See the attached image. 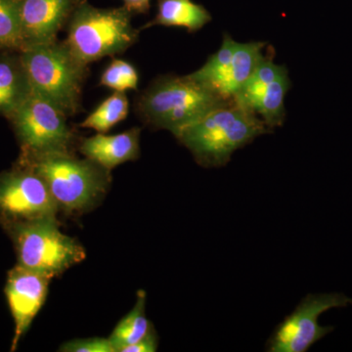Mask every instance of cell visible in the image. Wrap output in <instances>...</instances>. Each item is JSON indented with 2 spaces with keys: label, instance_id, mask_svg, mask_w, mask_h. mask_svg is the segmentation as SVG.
I'll return each instance as SVG.
<instances>
[{
  "label": "cell",
  "instance_id": "1",
  "mask_svg": "<svg viewBox=\"0 0 352 352\" xmlns=\"http://www.w3.org/2000/svg\"><path fill=\"white\" fill-rule=\"evenodd\" d=\"M233 100L193 80L189 75L159 76L136 97L134 111L146 126L173 135L215 109Z\"/></svg>",
  "mask_w": 352,
  "mask_h": 352
},
{
  "label": "cell",
  "instance_id": "2",
  "mask_svg": "<svg viewBox=\"0 0 352 352\" xmlns=\"http://www.w3.org/2000/svg\"><path fill=\"white\" fill-rule=\"evenodd\" d=\"M271 129L249 109L230 102L184 127L175 138L206 168L226 166L234 152Z\"/></svg>",
  "mask_w": 352,
  "mask_h": 352
},
{
  "label": "cell",
  "instance_id": "3",
  "mask_svg": "<svg viewBox=\"0 0 352 352\" xmlns=\"http://www.w3.org/2000/svg\"><path fill=\"white\" fill-rule=\"evenodd\" d=\"M18 164L43 178L59 208L67 212H85L107 191L110 170L71 151L21 150Z\"/></svg>",
  "mask_w": 352,
  "mask_h": 352
},
{
  "label": "cell",
  "instance_id": "4",
  "mask_svg": "<svg viewBox=\"0 0 352 352\" xmlns=\"http://www.w3.org/2000/svg\"><path fill=\"white\" fill-rule=\"evenodd\" d=\"M21 55L32 92L52 102L68 117L82 111L89 68L74 55L66 41L29 46Z\"/></svg>",
  "mask_w": 352,
  "mask_h": 352
},
{
  "label": "cell",
  "instance_id": "5",
  "mask_svg": "<svg viewBox=\"0 0 352 352\" xmlns=\"http://www.w3.org/2000/svg\"><path fill=\"white\" fill-rule=\"evenodd\" d=\"M133 14L124 6L98 8L85 0L67 25L69 50L88 65L122 54L138 43L140 30L132 25Z\"/></svg>",
  "mask_w": 352,
  "mask_h": 352
},
{
  "label": "cell",
  "instance_id": "6",
  "mask_svg": "<svg viewBox=\"0 0 352 352\" xmlns=\"http://www.w3.org/2000/svg\"><path fill=\"white\" fill-rule=\"evenodd\" d=\"M18 263L51 278L59 276L87 256L78 241L60 230L56 217L6 224Z\"/></svg>",
  "mask_w": 352,
  "mask_h": 352
},
{
  "label": "cell",
  "instance_id": "7",
  "mask_svg": "<svg viewBox=\"0 0 352 352\" xmlns=\"http://www.w3.org/2000/svg\"><path fill=\"white\" fill-rule=\"evenodd\" d=\"M68 116L52 102L32 94L7 119L21 150L32 152L71 151L76 134Z\"/></svg>",
  "mask_w": 352,
  "mask_h": 352
},
{
  "label": "cell",
  "instance_id": "8",
  "mask_svg": "<svg viewBox=\"0 0 352 352\" xmlns=\"http://www.w3.org/2000/svg\"><path fill=\"white\" fill-rule=\"evenodd\" d=\"M266 45L263 41L240 43L224 34L219 50L189 76L223 98L233 100L263 59Z\"/></svg>",
  "mask_w": 352,
  "mask_h": 352
},
{
  "label": "cell",
  "instance_id": "9",
  "mask_svg": "<svg viewBox=\"0 0 352 352\" xmlns=\"http://www.w3.org/2000/svg\"><path fill=\"white\" fill-rule=\"evenodd\" d=\"M352 298L344 294H309L295 311L275 329L266 351L268 352H307L318 340L332 333L333 327L321 326L318 318L332 308L349 307Z\"/></svg>",
  "mask_w": 352,
  "mask_h": 352
},
{
  "label": "cell",
  "instance_id": "10",
  "mask_svg": "<svg viewBox=\"0 0 352 352\" xmlns=\"http://www.w3.org/2000/svg\"><path fill=\"white\" fill-rule=\"evenodd\" d=\"M59 205L41 176L16 163L0 173V215L6 224L56 217Z\"/></svg>",
  "mask_w": 352,
  "mask_h": 352
},
{
  "label": "cell",
  "instance_id": "11",
  "mask_svg": "<svg viewBox=\"0 0 352 352\" xmlns=\"http://www.w3.org/2000/svg\"><path fill=\"white\" fill-rule=\"evenodd\" d=\"M289 87L286 66L275 64L272 56H264L233 100L259 113L266 126L272 129L283 124L284 100Z\"/></svg>",
  "mask_w": 352,
  "mask_h": 352
},
{
  "label": "cell",
  "instance_id": "12",
  "mask_svg": "<svg viewBox=\"0 0 352 352\" xmlns=\"http://www.w3.org/2000/svg\"><path fill=\"white\" fill-rule=\"evenodd\" d=\"M51 279L47 275L28 270L19 264L9 271L6 296L15 324L11 351H16L45 302Z\"/></svg>",
  "mask_w": 352,
  "mask_h": 352
},
{
  "label": "cell",
  "instance_id": "13",
  "mask_svg": "<svg viewBox=\"0 0 352 352\" xmlns=\"http://www.w3.org/2000/svg\"><path fill=\"white\" fill-rule=\"evenodd\" d=\"M85 1L22 0L21 13L24 50L36 44L57 41L59 32L67 27L76 9Z\"/></svg>",
  "mask_w": 352,
  "mask_h": 352
},
{
  "label": "cell",
  "instance_id": "14",
  "mask_svg": "<svg viewBox=\"0 0 352 352\" xmlns=\"http://www.w3.org/2000/svg\"><path fill=\"white\" fill-rule=\"evenodd\" d=\"M140 133L139 127H132L113 135L97 133L82 141L80 152L87 159L111 171L120 164L138 159Z\"/></svg>",
  "mask_w": 352,
  "mask_h": 352
},
{
  "label": "cell",
  "instance_id": "15",
  "mask_svg": "<svg viewBox=\"0 0 352 352\" xmlns=\"http://www.w3.org/2000/svg\"><path fill=\"white\" fill-rule=\"evenodd\" d=\"M31 94L21 51L0 50V116L8 119Z\"/></svg>",
  "mask_w": 352,
  "mask_h": 352
},
{
  "label": "cell",
  "instance_id": "16",
  "mask_svg": "<svg viewBox=\"0 0 352 352\" xmlns=\"http://www.w3.org/2000/svg\"><path fill=\"white\" fill-rule=\"evenodd\" d=\"M212 19L207 8L193 0H157L156 16L139 30L141 32L155 25H164L183 28L189 32H196Z\"/></svg>",
  "mask_w": 352,
  "mask_h": 352
},
{
  "label": "cell",
  "instance_id": "17",
  "mask_svg": "<svg viewBox=\"0 0 352 352\" xmlns=\"http://www.w3.org/2000/svg\"><path fill=\"white\" fill-rule=\"evenodd\" d=\"M145 302L144 292L139 291L135 305L116 326L109 338L116 352H122L126 347L143 339L152 330L151 324L146 317Z\"/></svg>",
  "mask_w": 352,
  "mask_h": 352
},
{
  "label": "cell",
  "instance_id": "18",
  "mask_svg": "<svg viewBox=\"0 0 352 352\" xmlns=\"http://www.w3.org/2000/svg\"><path fill=\"white\" fill-rule=\"evenodd\" d=\"M129 113V101L126 92L113 91V94L102 101L78 124V126L94 129L98 133H106L116 124L126 120Z\"/></svg>",
  "mask_w": 352,
  "mask_h": 352
},
{
  "label": "cell",
  "instance_id": "19",
  "mask_svg": "<svg viewBox=\"0 0 352 352\" xmlns=\"http://www.w3.org/2000/svg\"><path fill=\"white\" fill-rule=\"evenodd\" d=\"M22 0H0V50L22 51Z\"/></svg>",
  "mask_w": 352,
  "mask_h": 352
},
{
  "label": "cell",
  "instance_id": "20",
  "mask_svg": "<svg viewBox=\"0 0 352 352\" xmlns=\"http://www.w3.org/2000/svg\"><path fill=\"white\" fill-rule=\"evenodd\" d=\"M139 74L133 64L126 60L113 58L99 80V85L113 91L126 92L138 90Z\"/></svg>",
  "mask_w": 352,
  "mask_h": 352
},
{
  "label": "cell",
  "instance_id": "21",
  "mask_svg": "<svg viewBox=\"0 0 352 352\" xmlns=\"http://www.w3.org/2000/svg\"><path fill=\"white\" fill-rule=\"evenodd\" d=\"M62 352H116L110 340L103 338H89L69 340L60 347Z\"/></svg>",
  "mask_w": 352,
  "mask_h": 352
},
{
  "label": "cell",
  "instance_id": "22",
  "mask_svg": "<svg viewBox=\"0 0 352 352\" xmlns=\"http://www.w3.org/2000/svg\"><path fill=\"white\" fill-rule=\"evenodd\" d=\"M157 351V337L154 330L150 331L143 339L135 344L126 347L122 352H156Z\"/></svg>",
  "mask_w": 352,
  "mask_h": 352
},
{
  "label": "cell",
  "instance_id": "23",
  "mask_svg": "<svg viewBox=\"0 0 352 352\" xmlns=\"http://www.w3.org/2000/svg\"><path fill=\"white\" fill-rule=\"evenodd\" d=\"M122 3L133 15L147 14L151 8V0H122Z\"/></svg>",
  "mask_w": 352,
  "mask_h": 352
}]
</instances>
